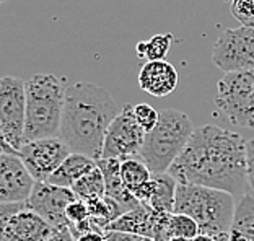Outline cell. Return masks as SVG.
Returning a JSON list of instances; mask_svg holds the SVG:
<instances>
[{
	"mask_svg": "<svg viewBox=\"0 0 254 241\" xmlns=\"http://www.w3.org/2000/svg\"><path fill=\"white\" fill-rule=\"evenodd\" d=\"M168 173L183 184L215 187L233 196H245L250 187L246 140L238 132L202 125L194 130Z\"/></svg>",
	"mask_w": 254,
	"mask_h": 241,
	"instance_id": "6da1fadb",
	"label": "cell"
},
{
	"mask_svg": "<svg viewBox=\"0 0 254 241\" xmlns=\"http://www.w3.org/2000/svg\"><path fill=\"white\" fill-rule=\"evenodd\" d=\"M111 93L90 82H77L65 90L59 137L72 152L100 160L109 125L118 116Z\"/></svg>",
	"mask_w": 254,
	"mask_h": 241,
	"instance_id": "7a4b0ae2",
	"label": "cell"
},
{
	"mask_svg": "<svg viewBox=\"0 0 254 241\" xmlns=\"http://www.w3.org/2000/svg\"><path fill=\"white\" fill-rule=\"evenodd\" d=\"M65 82L54 73H36L26 82V142L59 137Z\"/></svg>",
	"mask_w": 254,
	"mask_h": 241,
	"instance_id": "3957f363",
	"label": "cell"
},
{
	"mask_svg": "<svg viewBox=\"0 0 254 241\" xmlns=\"http://www.w3.org/2000/svg\"><path fill=\"white\" fill-rule=\"evenodd\" d=\"M236 210L233 194L215 187L178 182L175 214H186L197 222L202 235L218 238L232 228Z\"/></svg>",
	"mask_w": 254,
	"mask_h": 241,
	"instance_id": "277c9868",
	"label": "cell"
},
{
	"mask_svg": "<svg viewBox=\"0 0 254 241\" xmlns=\"http://www.w3.org/2000/svg\"><path fill=\"white\" fill-rule=\"evenodd\" d=\"M194 130L192 120L188 114L166 108L160 111L158 124L145 134L140 158L152 173H168L171 165L188 145Z\"/></svg>",
	"mask_w": 254,
	"mask_h": 241,
	"instance_id": "5b68a950",
	"label": "cell"
},
{
	"mask_svg": "<svg viewBox=\"0 0 254 241\" xmlns=\"http://www.w3.org/2000/svg\"><path fill=\"white\" fill-rule=\"evenodd\" d=\"M26 82L3 77L0 82V137L2 152L18 153L26 143Z\"/></svg>",
	"mask_w": 254,
	"mask_h": 241,
	"instance_id": "8992f818",
	"label": "cell"
},
{
	"mask_svg": "<svg viewBox=\"0 0 254 241\" xmlns=\"http://www.w3.org/2000/svg\"><path fill=\"white\" fill-rule=\"evenodd\" d=\"M215 106L240 127H254V68L227 72L217 85Z\"/></svg>",
	"mask_w": 254,
	"mask_h": 241,
	"instance_id": "52a82bcc",
	"label": "cell"
},
{
	"mask_svg": "<svg viewBox=\"0 0 254 241\" xmlns=\"http://www.w3.org/2000/svg\"><path fill=\"white\" fill-rule=\"evenodd\" d=\"M212 62L223 72L254 68V25L225 28L213 44Z\"/></svg>",
	"mask_w": 254,
	"mask_h": 241,
	"instance_id": "ba28073f",
	"label": "cell"
},
{
	"mask_svg": "<svg viewBox=\"0 0 254 241\" xmlns=\"http://www.w3.org/2000/svg\"><path fill=\"white\" fill-rule=\"evenodd\" d=\"M145 134L147 132L140 127L134 116V106L124 105L106 132L101 158L126 160L129 157H138Z\"/></svg>",
	"mask_w": 254,
	"mask_h": 241,
	"instance_id": "9c48e42d",
	"label": "cell"
},
{
	"mask_svg": "<svg viewBox=\"0 0 254 241\" xmlns=\"http://www.w3.org/2000/svg\"><path fill=\"white\" fill-rule=\"evenodd\" d=\"M70 153L72 150L61 137L30 140L18 152L28 171L38 182L48 181Z\"/></svg>",
	"mask_w": 254,
	"mask_h": 241,
	"instance_id": "30bf717a",
	"label": "cell"
},
{
	"mask_svg": "<svg viewBox=\"0 0 254 241\" xmlns=\"http://www.w3.org/2000/svg\"><path fill=\"white\" fill-rule=\"evenodd\" d=\"M77 199L70 187L51 184L48 181H36L26 207L36 212L53 228H64L68 225L65 210L68 204Z\"/></svg>",
	"mask_w": 254,
	"mask_h": 241,
	"instance_id": "8fae6325",
	"label": "cell"
},
{
	"mask_svg": "<svg viewBox=\"0 0 254 241\" xmlns=\"http://www.w3.org/2000/svg\"><path fill=\"white\" fill-rule=\"evenodd\" d=\"M36 180L28 171L18 153L0 155V202L21 204L30 199Z\"/></svg>",
	"mask_w": 254,
	"mask_h": 241,
	"instance_id": "7c38bea8",
	"label": "cell"
},
{
	"mask_svg": "<svg viewBox=\"0 0 254 241\" xmlns=\"http://www.w3.org/2000/svg\"><path fill=\"white\" fill-rule=\"evenodd\" d=\"M2 241H44L54 233L53 228L41 215L26 205L7 219H0Z\"/></svg>",
	"mask_w": 254,
	"mask_h": 241,
	"instance_id": "4fadbf2b",
	"label": "cell"
},
{
	"mask_svg": "<svg viewBox=\"0 0 254 241\" xmlns=\"http://www.w3.org/2000/svg\"><path fill=\"white\" fill-rule=\"evenodd\" d=\"M180 75L175 65L166 60H147L138 72V87L145 93L163 98L176 90Z\"/></svg>",
	"mask_w": 254,
	"mask_h": 241,
	"instance_id": "5bb4252c",
	"label": "cell"
},
{
	"mask_svg": "<svg viewBox=\"0 0 254 241\" xmlns=\"http://www.w3.org/2000/svg\"><path fill=\"white\" fill-rule=\"evenodd\" d=\"M98 166L103 171L106 182V196L113 197L116 202L123 207L124 214L137 209L142 202L138 200L134 194H132L123 181V175H121V160L118 158H100L98 160Z\"/></svg>",
	"mask_w": 254,
	"mask_h": 241,
	"instance_id": "9a60e30c",
	"label": "cell"
},
{
	"mask_svg": "<svg viewBox=\"0 0 254 241\" xmlns=\"http://www.w3.org/2000/svg\"><path fill=\"white\" fill-rule=\"evenodd\" d=\"M160 212L152 209L147 204H140L137 209L127 212V214L121 215L119 219L111 222L106 228L108 230H119V232H127L140 235V237H155V228H157Z\"/></svg>",
	"mask_w": 254,
	"mask_h": 241,
	"instance_id": "2e32d148",
	"label": "cell"
},
{
	"mask_svg": "<svg viewBox=\"0 0 254 241\" xmlns=\"http://www.w3.org/2000/svg\"><path fill=\"white\" fill-rule=\"evenodd\" d=\"M217 241H254V194L240 196L232 228Z\"/></svg>",
	"mask_w": 254,
	"mask_h": 241,
	"instance_id": "e0dca14e",
	"label": "cell"
},
{
	"mask_svg": "<svg viewBox=\"0 0 254 241\" xmlns=\"http://www.w3.org/2000/svg\"><path fill=\"white\" fill-rule=\"evenodd\" d=\"M96 166V160L86 157L83 153H75L72 152L68 157L64 160V163L57 168L48 182L56 186L62 187H73V184L77 182L83 175L88 173L90 170H93Z\"/></svg>",
	"mask_w": 254,
	"mask_h": 241,
	"instance_id": "ac0fdd59",
	"label": "cell"
},
{
	"mask_svg": "<svg viewBox=\"0 0 254 241\" xmlns=\"http://www.w3.org/2000/svg\"><path fill=\"white\" fill-rule=\"evenodd\" d=\"M178 181L170 173H153L152 176V192L147 205L157 212H175Z\"/></svg>",
	"mask_w": 254,
	"mask_h": 241,
	"instance_id": "d6986e66",
	"label": "cell"
},
{
	"mask_svg": "<svg viewBox=\"0 0 254 241\" xmlns=\"http://www.w3.org/2000/svg\"><path fill=\"white\" fill-rule=\"evenodd\" d=\"M121 175H123V181L130 192H134L135 189L143 186L145 182L152 180L153 173L145 165V162L138 157H129L126 160H121Z\"/></svg>",
	"mask_w": 254,
	"mask_h": 241,
	"instance_id": "ffe728a7",
	"label": "cell"
},
{
	"mask_svg": "<svg viewBox=\"0 0 254 241\" xmlns=\"http://www.w3.org/2000/svg\"><path fill=\"white\" fill-rule=\"evenodd\" d=\"M72 191L75 192L77 199H82V200H90V199L106 196L105 176H103V171L100 170L98 163L93 170H90L88 173L83 175L77 182H75Z\"/></svg>",
	"mask_w": 254,
	"mask_h": 241,
	"instance_id": "44dd1931",
	"label": "cell"
},
{
	"mask_svg": "<svg viewBox=\"0 0 254 241\" xmlns=\"http://www.w3.org/2000/svg\"><path fill=\"white\" fill-rule=\"evenodd\" d=\"M173 46V34H157L148 41L137 44V56L147 60H165Z\"/></svg>",
	"mask_w": 254,
	"mask_h": 241,
	"instance_id": "7402d4cb",
	"label": "cell"
},
{
	"mask_svg": "<svg viewBox=\"0 0 254 241\" xmlns=\"http://www.w3.org/2000/svg\"><path fill=\"white\" fill-rule=\"evenodd\" d=\"M200 233L199 225L192 217L186 214H170L168 219V235L170 238L183 237V238H195Z\"/></svg>",
	"mask_w": 254,
	"mask_h": 241,
	"instance_id": "603a6c76",
	"label": "cell"
},
{
	"mask_svg": "<svg viewBox=\"0 0 254 241\" xmlns=\"http://www.w3.org/2000/svg\"><path fill=\"white\" fill-rule=\"evenodd\" d=\"M134 116L137 122L140 124V127L145 132H150L158 124L160 113L152 105H148V103H140V105L134 106Z\"/></svg>",
	"mask_w": 254,
	"mask_h": 241,
	"instance_id": "cb8c5ba5",
	"label": "cell"
},
{
	"mask_svg": "<svg viewBox=\"0 0 254 241\" xmlns=\"http://www.w3.org/2000/svg\"><path fill=\"white\" fill-rule=\"evenodd\" d=\"M230 10L241 25H254V0H230Z\"/></svg>",
	"mask_w": 254,
	"mask_h": 241,
	"instance_id": "d4e9b609",
	"label": "cell"
},
{
	"mask_svg": "<svg viewBox=\"0 0 254 241\" xmlns=\"http://www.w3.org/2000/svg\"><path fill=\"white\" fill-rule=\"evenodd\" d=\"M65 215H67L68 225H77V223L83 222L90 217L88 205H86V202L82 199H75L73 202L68 204Z\"/></svg>",
	"mask_w": 254,
	"mask_h": 241,
	"instance_id": "484cf974",
	"label": "cell"
},
{
	"mask_svg": "<svg viewBox=\"0 0 254 241\" xmlns=\"http://www.w3.org/2000/svg\"><path fill=\"white\" fill-rule=\"evenodd\" d=\"M246 171H248V184L254 194V137L246 140Z\"/></svg>",
	"mask_w": 254,
	"mask_h": 241,
	"instance_id": "4316f807",
	"label": "cell"
},
{
	"mask_svg": "<svg viewBox=\"0 0 254 241\" xmlns=\"http://www.w3.org/2000/svg\"><path fill=\"white\" fill-rule=\"evenodd\" d=\"M105 237H106V241H135L140 235L119 232V230H108L105 233Z\"/></svg>",
	"mask_w": 254,
	"mask_h": 241,
	"instance_id": "83f0119b",
	"label": "cell"
},
{
	"mask_svg": "<svg viewBox=\"0 0 254 241\" xmlns=\"http://www.w3.org/2000/svg\"><path fill=\"white\" fill-rule=\"evenodd\" d=\"M44 241H75V237L70 230V227H64V228H57L54 233L51 235L49 238H46Z\"/></svg>",
	"mask_w": 254,
	"mask_h": 241,
	"instance_id": "f1b7e54d",
	"label": "cell"
},
{
	"mask_svg": "<svg viewBox=\"0 0 254 241\" xmlns=\"http://www.w3.org/2000/svg\"><path fill=\"white\" fill-rule=\"evenodd\" d=\"M75 241H106L105 233H98V232H88L82 233L78 237H75Z\"/></svg>",
	"mask_w": 254,
	"mask_h": 241,
	"instance_id": "f546056e",
	"label": "cell"
},
{
	"mask_svg": "<svg viewBox=\"0 0 254 241\" xmlns=\"http://www.w3.org/2000/svg\"><path fill=\"white\" fill-rule=\"evenodd\" d=\"M192 241H217L213 237H210V235H202V233H199L197 237L195 238H192Z\"/></svg>",
	"mask_w": 254,
	"mask_h": 241,
	"instance_id": "4dcf8cb0",
	"label": "cell"
},
{
	"mask_svg": "<svg viewBox=\"0 0 254 241\" xmlns=\"http://www.w3.org/2000/svg\"><path fill=\"white\" fill-rule=\"evenodd\" d=\"M170 241H192L190 238H183V237H176V238H171Z\"/></svg>",
	"mask_w": 254,
	"mask_h": 241,
	"instance_id": "1f68e13d",
	"label": "cell"
},
{
	"mask_svg": "<svg viewBox=\"0 0 254 241\" xmlns=\"http://www.w3.org/2000/svg\"><path fill=\"white\" fill-rule=\"evenodd\" d=\"M135 241H153L152 238H148V237H138Z\"/></svg>",
	"mask_w": 254,
	"mask_h": 241,
	"instance_id": "d6a6232c",
	"label": "cell"
},
{
	"mask_svg": "<svg viewBox=\"0 0 254 241\" xmlns=\"http://www.w3.org/2000/svg\"><path fill=\"white\" fill-rule=\"evenodd\" d=\"M3 2H5V0H3Z\"/></svg>",
	"mask_w": 254,
	"mask_h": 241,
	"instance_id": "836d02e7",
	"label": "cell"
},
{
	"mask_svg": "<svg viewBox=\"0 0 254 241\" xmlns=\"http://www.w3.org/2000/svg\"><path fill=\"white\" fill-rule=\"evenodd\" d=\"M228 2H230V0H228Z\"/></svg>",
	"mask_w": 254,
	"mask_h": 241,
	"instance_id": "e575fe53",
	"label": "cell"
}]
</instances>
